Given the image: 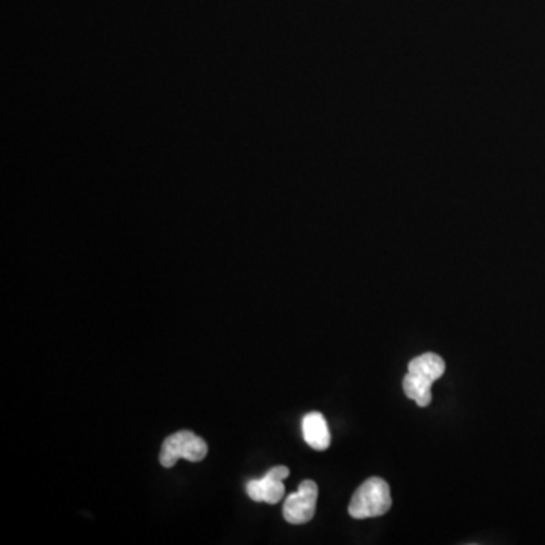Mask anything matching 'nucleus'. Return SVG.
<instances>
[{
    "instance_id": "obj_2",
    "label": "nucleus",
    "mask_w": 545,
    "mask_h": 545,
    "mask_svg": "<svg viewBox=\"0 0 545 545\" xmlns=\"http://www.w3.org/2000/svg\"><path fill=\"white\" fill-rule=\"evenodd\" d=\"M393 505L390 485L380 477H370L358 489L349 506L350 517L355 520L376 518L387 514Z\"/></svg>"
},
{
    "instance_id": "obj_6",
    "label": "nucleus",
    "mask_w": 545,
    "mask_h": 545,
    "mask_svg": "<svg viewBox=\"0 0 545 545\" xmlns=\"http://www.w3.org/2000/svg\"><path fill=\"white\" fill-rule=\"evenodd\" d=\"M303 438L306 444L318 452H323L331 446V432L327 427L326 418L320 412L305 415L302 423Z\"/></svg>"
},
{
    "instance_id": "obj_1",
    "label": "nucleus",
    "mask_w": 545,
    "mask_h": 545,
    "mask_svg": "<svg viewBox=\"0 0 545 545\" xmlns=\"http://www.w3.org/2000/svg\"><path fill=\"white\" fill-rule=\"evenodd\" d=\"M446 373V362L435 353H424L409 362L408 374L403 379L406 397L420 408L432 403V385Z\"/></svg>"
},
{
    "instance_id": "obj_4",
    "label": "nucleus",
    "mask_w": 545,
    "mask_h": 545,
    "mask_svg": "<svg viewBox=\"0 0 545 545\" xmlns=\"http://www.w3.org/2000/svg\"><path fill=\"white\" fill-rule=\"evenodd\" d=\"M318 486L314 480H303L296 493L284 503V518L290 524H305L314 518L317 508Z\"/></svg>"
},
{
    "instance_id": "obj_3",
    "label": "nucleus",
    "mask_w": 545,
    "mask_h": 545,
    "mask_svg": "<svg viewBox=\"0 0 545 545\" xmlns=\"http://www.w3.org/2000/svg\"><path fill=\"white\" fill-rule=\"evenodd\" d=\"M208 455V446L205 440H202L191 430H181L173 433L162 443L159 462L162 467H175L179 459H187L190 462H200Z\"/></svg>"
},
{
    "instance_id": "obj_5",
    "label": "nucleus",
    "mask_w": 545,
    "mask_h": 545,
    "mask_svg": "<svg viewBox=\"0 0 545 545\" xmlns=\"http://www.w3.org/2000/svg\"><path fill=\"white\" fill-rule=\"evenodd\" d=\"M290 476V470L285 465L271 468L262 479L250 480L246 485V493L253 502L276 505L285 496L284 479Z\"/></svg>"
}]
</instances>
